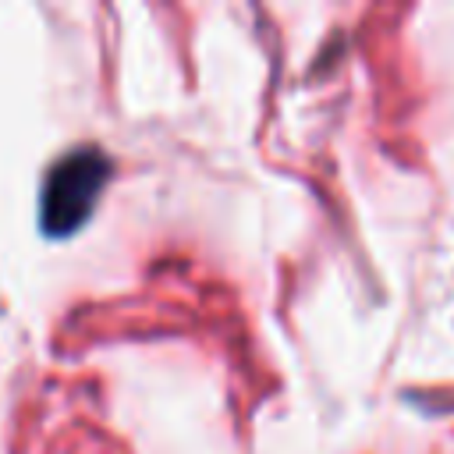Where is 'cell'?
I'll use <instances>...</instances> for the list:
<instances>
[{
	"label": "cell",
	"instance_id": "6da1fadb",
	"mask_svg": "<svg viewBox=\"0 0 454 454\" xmlns=\"http://www.w3.org/2000/svg\"><path fill=\"white\" fill-rule=\"evenodd\" d=\"M106 184V160L96 149H74L53 170L43 184V227L46 234H71L89 216L99 188Z\"/></svg>",
	"mask_w": 454,
	"mask_h": 454
}]
</instances>
